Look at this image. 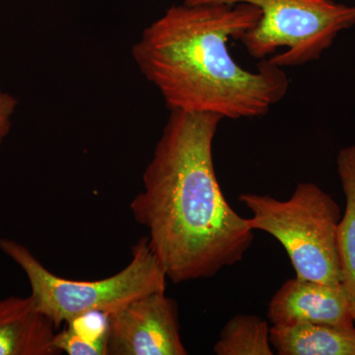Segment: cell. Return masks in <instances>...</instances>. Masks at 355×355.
<instances>
[{"label": "cell", "mask_w": 355, "mask_h": 355, "mask_svg": "<svg viewBox=\"0 0 355 355\" xmlns=\"http://www.w3.org/2000/svg\"><path fill=\"white\" fill-rule=\"evenodd\" d=\"M219 114L171 111L144 189L130 202L149 246L174 284L214 277L240 263L254 230L224 197L214 162Z\"/></svg>", "instance_id": "6da1fadb"}, {"label": "cell", "mask_w": 355, "mask_h": 355, "mask_svg": "<svg viewBox=\"0 0 355 355\" xmlns=\"http://www.w3.org/2000/svg\"><path fill=\"white\" fill-rule=\"evenodd\" d=\"M260 18L247 3L172 6L142 33L133 58L170 111L260 118L284 99L288 77L268 58L245 69L228 46Z\"/></svg>", "instance_id": "7a4b0ae2"}, {"label": "cell", "mask_w": 355, "mask_h": 355, "mask_svg": "<svg viewBox=\"0 0 355 355\" xmlns=\"http://www.w3.org/2000/svg\"><path fill=\"white\" fill-rule=\"evenodd\" d=\"M0 251L16 263L27 277L37 308L57 329L77 318L101 313L109 315L132 301L166 291L167 275L142 237L132 249L127 266L106 279L74 280L58 277L46 268L24 245L0 238Z\"/></svg>", "instance_id": "3957f363"}, {"label": "cell", "mask_w": 355, "mask_h": 355, "mask_svg": "<svg viewBox=\"0 0 355 355\" xmlns=\"http://www.w3.org/2000/svg\"><path fill=\"white\" fill-rule=\"evenodd\" d=\"M239 200L252 214L250 228L272 235L286 249L297 279L343 284L336 246L342 214L329 193L316 184L300 183L286 200L251 193Z\"/></svg>", "instance_id": "277c9868"}, {"label": "cell", "mask_w": 355, "mask_h": 355, "mask_svg": "<svg viewBox=\"0 0 355 355\" xmlns=\"http://www.w3.org/2000/svg\"><path fill=\"white\" fill-rule=\"evenodd\" d=\"M187 4L247 3L260 9L258 24L240 38L251 57L282 67L319 60L340 33L355 26V6L335 0H184Z\"/></svg>", "instance_id": "5b68a950"}, {"label": "cell", "mask_w": 355, "mask_h": 355, "mask_svg": "<svg viewBox=\"0 0 355 355\" xmlns=\"http://www.w3.org/2000/svg\"><path fill=\"white\" fill-rule=\"evenodd\" d=\"M179 310L166 291L154 292L108 316L107 355H186Z\"/></svg>", "instance_id": "8992f818"}, {"label": "cell", "mask_w": 355, "mask_h": 355, "mask_svg": "<svg viewBox=\"0 0 355 355\" xmlns=\"http://www.w3.org/2000/svg\"><path fill=\"white\" fill-rule=\"evenodd\" d=\"M272 324H320L354 327V312L343 284L330 286L312 280H287L268 303Z\"/></svg>", "instance_id": "52a82bcc"}, {"label": "cell", "mask_w": 355, "mask_h": 355, "mask_svg": "<svg viewBox=\"0 0 355 355\" xmlns=\"http://www.w3.org/2000/svg\"><path fill=\"white\" fill-rule=\"evenodd\" d=\"M57 330L31 295L0 298V355H60Z\"/></svg>", "instance_id": "ba28073f"}, {"label": "cell", "mask_w": 355, "mask_h": 355, "mask_svg": "<svg viewBox=\"0 0 355 355\" xmlns=\"http://www.w3.org/2000/svg\"><path fill=\"white\" fill-rule=\"evenodd\" d=\"M270 343L279 355H355V327L273 324Z\"/></svg>", "instance_id": "9c48e42d"}, {"label": "cell", "mask_w": 355, "mask_h": 355, "mask_svg": "<svg viewBox=\"0 0 355 355\" xmlns=\"http://www.w3.org/2000/svg\"><path fill=\"white\" fill-rule=\"evenodd\" d=\"M336 169L345 196V209L336 232L343 286L352 304L355 320V146L343 148Z\"/></svg>", "instance_id": "30bf717a"}, {"label": "cell", "mask_w": 355, "mask_h": 355, "mask_svg": "<svg viewBox=\"0 0 355 355\" xmlns=\"http://www.w3.org/2000/svg\"><path fill=\"white\" fill-rule=\"evenodd\" d=\"M270 328L256 315H236L222 329L214 347L217 355H272Z\"/></svg>", "instance_id": "8fae6325"}, {"label": "cell", "mask_w": 355, "mask_h": 355, "mask_svg": "<svg viewBox=\"0 0 355 355\" xmlns=\"http://www.w3.org/2000/svg\"><path fill=\"white\" fill-rule=\"evenodd\" d=\"M57 331L53 345L58 352L69 355H107L108 316L92 313L65 324Z\"/></svg>", "instance_id": "7c38bea8"}, {"label": "cell", "mask_w": 355, "mask_h": 355, "mask_svg": "<svg viewBox=\"0 0 355 355\" xmlns=\"http://www.w3.org/2000/svg\"><path fill=\"white\" fill-rule=\"evenodd\" d=\"M17 102L15 98L0 88V144L8 135Z\"/></svg>", "instance_id": "4fadbf2b"}]
</instances>
